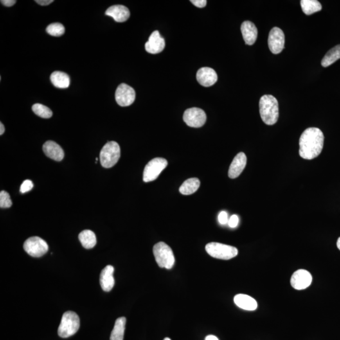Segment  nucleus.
Here are the masks:
<instances>
[{"mask_svg": "<svg viewBox=\"0 0 340 340\" xmlns=\"http://www.w3.org/2000/svg\"><path fill=\"white\" fill-rule=\"evenodd\" d=\"M1 3L7 7H10L17 3L15 0H1Z\"/></svg>", "mask_w": 340, "mask_h": 340, "instance_id": "obj_34", "label": "nucleus"}, {"mask_svg": "<svg viewBox=\"0 0 340 340\" xmlns=\"http://www.w3.org/2000/svg\"><path fill=\"white\" fill-rule=\"evenodd\" d=\"M46 31L49 35L55 36V37H60L64 34L65 29L62 24L54 23L47 27Z\"/></svg>", "mask_w": 340, "mask_h": 340, "instance_id": "obj_28", "label": "nucleus"}, {"mask_svg": "<svg viewBox=\"0 0 340 340\" xmlns=\"http://www.w3.org/2000/svg\"><path fill=\"white\" fill-rule=\"evenodd\" d=\"M218 220H219L220 224L222 225L226 224L228 222V216H227L226 212H220L219 216H218Z\"/></svg>", "mask_w": 340, "mask_h": 340, "instance_id": "obj_31", "label": "nucleus"}, {"mask_svg": "<svg viewBox=\"0 0 340 340\" xmlns=\"http://www.w3.org/2000/svg\"><path fill=\"white\" fill-rule=\"evenodd\" d=\"M247 157L244 153L241 152L233 159L228 171V176L231 179L238 178L246 167Z\"/></svg>", "mask_w": 340, "mask_h": 340, "instance_id": "obj_14", "label": "nucleus"}, {"mask_svg": "<svg viewBox=\"0 0 340 340\" xmlns=\"http://www.w3.org/2000/svg\"><path fill=\"white\" fill-rule=\"evenodd\" d=\"M190 2L198 8H204L207 4L206 0H191Z\"/></svg>", "mask_w": 340, "mask_h": 340, "instance_id": "obj_33", "label": "nucleus"}, {"mask_svg": "<svg viewBox=\"0 0 340 340\" xmlns=\"http://www.w3.org/2000/svg\"><path fill=\"white\" fill-rule=\"evenodd\" d=\"M207 253L212 257L220 260H230L238 255L236 247L219 243H208L206 247Z\"/></svg>", "mask_w": 340, "mask_h": 340, "instance_id": "obj_6", "label": "nucleus"}, {"mask_svg": "<svg viewBox=\"0 0 340 340\" xmlns=\"http://www.w3.org/2000/svg\"><path fill=\"white\" fill-rule=\"evenodd\" d=\"M183 118L186 125L191 127L199 128L205 124L207 116L203 110L193 107L185 111Z\"/></svg>", "mask_w": 340, "mask_h": 340, "instance_id": "obj_9", "label": "nucleus"}, {"mask_svg": "<svg viewBox=\"0 0 340 340\" xmlns=\"http://www.w3.org/2000/svg\"><path fill=\"white\" fill-rule=\"evenodd\" d=\"M325 136L318 128L309 127L306 129L299 139V155L302 158L311 160L321 154L324 146Z\"/></svg>", "mask_w": 340, "mask_h": 340, "instance_id": "obj_1", "label": "nucleus"}, {"mask_svg": "<svg viewBox=\"0 0 340 340\" xmlns=\"http://www.w3.org/2000/svg\"><path fill=\"white\" fill-rule=\"evenodd\" d=\"M205 340H219V339L214 335H209V336L206 337Z\"/></svg>", "mask_w": 340, "mask_h": 340, "instance_id": "obj_36", "label": "nucleus"}, {"mask_svg": "<svg viewBox=\"0 0 340 340\" xmlns=\"http://www.w3.org/2000/svg\"><path fill=\"white\" fill-rule=\"evenodd\" d=\"M337 245L338 248H339L340 250V237L339 239H338Z\"/></svg>", "mask_w": 340, "mask_h": 340, "instance_id": "obj_38", "label": "nucleus"}, {"mask_svg": "<svg viewBox=\"0 0 340 340\" xmlns=\"http://www.w3.org/2000/svg\"><path fill=\"white\" fill-rule=\"evenodd\" d=\"M167 165L168 161L162 157L153 159L146 164L144 170V182H150L157 179Z\"/></svg>", "mask_w": 340, "mask_h": 340, "instance_id": "obj_7", "label": "nucleus"}, {"mask_svg": "<svg viewBox=\"0 0 340 340\" xmlns=\"http://www.w3.org/2000/svg\"><path fill=\"white\" fill-rule=\"evenodd\" d=\"M239 223V217L238 216L233 215L229 219L228 224L229 227H232V228H235L238 226Z\"/></svg>", "mask_w": 340, "mask_h": 340, "instance_id": "obj_32", "label": "nucleus"}, {"mask_svg": "<svg viewBox=\"0 0 340 340\" xmlns=\"http://www.w3.org/2000/svg\"><path fill=\"white\" fill-rule=\"evenodd\" d=\"M32 111L39 116L40 118L43 119H49L53 116V112L49 108L40 103H35L32 106Z\"/></svg>", "mask_w": 340, "mask_h": 340, "instance_id": "obj_27", "label": "nucleus"}, {"mask_svg": "<svg viewBox=\"0 0 340 340\" xmlns=\"http://www.w3.org/2000/svg\"><path fill=\"white\" fill-rule=\"evenodd\" d=\"M4 130H5V129H4V125L1 123H0V135H1V136L4 134Z\"/></svg>", "mask_w": 340, "mask_h": 340, "instance_id": "obj_37", "label": "nucleus"}, {"mask_svg": "<svg viewBox=\"0 0 340 340\" xmlns=\"http://www.w3.org/2000/svg\"><path fill=\"white\" fill-rule=\"evenodd\" d=\"M36 3L42 6H46L50 4L54 1L53 0H36Z\"/></svg>", "mask_w": 340, "mask_h": 340, "instance_id": "obj_35", "label": "nucleus"}, {"mask_svg": "<svg viewBox=\"0 0 340 340\" xmlns=\"http://www.w3.org/2000/svg\"><path fill=\"white\" fill-rule=\"evenodd\" d=\"M51 81L54 86L58 89H67L70 85V78L64 72H53L51 75Z\"/></svg>", "mask_w": 340, "mask_h": 340, "instance_id": "obj_21", "label": "nucleus"}, {"mask_svg": "<svg viewBox=\"0 0 340 340\" xmlns=\"http://www.w3.org/2000/svg\"><path fill=\"white\" fill-rule=\"evenodd\" d=\"M153 254L158 266L171 269L175 264V259L172 248L164 242L157 243L153 247Z\"/></svg>", "mask_w": 340, "mask_h": 340, "instance_id": "obj_4", "label": "nucleus"}, {"mask_svg": "<svg viewBox=\"0 0 340 340\" xmlns=\"http://www.w3.org/2000/svg\"><path fill=\"white\" fill-rule=\"evenodd\" d=\"M260 114L265 124L273 125L278 121L279 117L278 103L277 98L271 94H265L261 97Z\"/></svg>", "mask_w": 340, "mask_h": 340, "instance_id": "obj_2", "label": "nucleus"}, {"mask_svg": "<svg viewBox=\"0 0 340 340\" xmlns=\"http://www.w3.org/2000/svg\"><path fill=\"white\" fill-rule=\"evenodd\" d=\"M164 47L165 41L157 31H153L145 44L146 51L153 55L161 53L164 50Z\"/></svg>", "mask_w": 340, "mask_h": 340, "instance_id": "obj_13", "label": "nucleus"}, {"mask_svg": "<svg viewBox=\"0 0 340 340\" xmlns=\"http://www.w3.org/2000/svg\"><path fill=\"white\" fill-rule=\"evenodd\" d=\"M234 302L236 306L244 310H254L257 309V302L253 297L246 294L236 295Z\"/></svg>", "mask_w": 340, "mask_h": 340, "instance_id": "obj_20", "label": "nucleus"}, {"mask_svg": "<svg viewBox=\"0 0 340 340\" xmlns=\"http://www.w3.org/2000/svg\"><path fill=\"white\" fill-rule=\"evenodd\" d=\"M121 157V148L119 144L110 141L103 146L100 152V160L103 167L110 168L118 163Z\"/></svg>", "mask_w": 340, "mask_h": 340, "instance_id": "obj_5", "label": "nucleus"}, {"mask_svg": "<svg viewBox=\"0 0 340 340\" xmlns=\"http://www.w3.org/2000/svg\"><path fill=\"white\" fill-rule=\"evenodd\" d=\"M82 246L86 249L93 248L96 244L95 234L90 230H84L81 232L78 236Z\"/></svg>", "mask_w": 340, "mask_h": 340, "instance_id": "obj_24", "label": "nucleus"}, {"mask_svg": "<svg viewBox=\"0 0 340 340\" xmlns=\"http://www.w3.org/2000/svg\"><path fill=\"white\" fill-rule=\"evenodd\" d=\"M114 273V268L112 265H107L101 272L100 283L101 287L105 292H110L113 289L115 285Z\"/></svg>", "mask_w": 340, "mask_h": 340, "instance_id": "obj_17", "label": "nucleus"}, {"mask_svg": "<svg viewBox=\"0 0 340 340\" xmlns=\"http://www.w3.org/2000/svg\"><path fill=\"white\" fill-rule=\"evenodd\" d=\"M163 340H171V339H169V338H166V339H164Z\"/></svg>", "mask_w": 340, "mask_h": 340, "instance_id": "obj_39", "label": "nucleus"}, {"mask_svg": "<svg viewBox=\"0 0 340 340\" xmlns=\"http://www.w3.org/2000/svg\"><path fill=\"white\" fill-rule=\"evenodd\" d=\"M33 187V182L30 180H26L22 183L21 186H20V191L22 193H25L29 192Z\"/></svg>", "mask_w": 340, "mask_h": 340, "instance_id": "obj_30", "label": "nucleus"}, {"mask_svg": "<svg viewBox=\"0 0 340 340\" xmlns=\"http://www.w3.org/2000/svg\"><path fill=\"white\" fill-rule=\"evenodd\" d=\"M340 59V44L333 47L327 52L321 61L322 66L326 67L330 66L337 60Z\"/></svg>", "mask_w": 340, "mask_h": 340, "instance_id": "obj_25", "label": "nucleus"}, {"mask_svg": "<svg viewBox=\"0 0 340 340\" xmlns=\"http://www.w3.org/2000/svg\"><path fill=\"white\" fill-rule=\"evenodd\" d=\"M12 206V201L9 193L5 191H1L0 192V207L1 209H6Z\"/></svg>", "mask_w": 340, "mask_h": 340, "instance_id": "obj_29", "label": "nucleus"}, {"mask_svg": "<svg viewBox=\"0 0 340 340\" xmlns=\"http://www.w3.org/2000/svg\"><path fill=\"white\" fill-rule=\"evenodd\" d=\"M43 151L47 157L54 160L60 161L64 158V153L62 149L55 142L47 141L43 146Z\"/></svg>", "mask_w": 340, "mask_h": 340, "instance_id": "obj_19", "label": "nucleus"}, {"mask_svg": "<svg viewBox=\"0 0 340 340\" xmlns=\"http://www.w3.org/2000/svg\"><path fill=\"white\" fill-rule=\"evenodd\" d=\"M25 251L32 257H40L48 251L47 243L38 236L28 239L24 245Z\"/></svg>", "mask_w": 340, "mask_h": 340, "instance_id": "obj_8", "label": "nucleus"}, {"mask_svg": "<svg viewBox=\"0 0 340 340\" xmlns=\"http://www.w3.org/2000/svg\"><path fill=\"white\" fill-rule=\"evenodd\" d=\"M200 182L197 178H192L185 181L180 186L179 191L185 195H192L200 187Z\"/></svg>", "mask_w": 340, "mask_h": 340, "instance_id": "obj_22", "label": "nucleus"}, {"mask_svg": "<svg viewBox=\"0 0 340 340\" xmlns=\"http://www.w3.org/2000/svg\"><path fill=\"white\" fill-rule=\"evenodd\" d=\"M217 73L211 67H202L197 73L198 82L205 87L213 86L217 82Z\"/></svg>", "mask_w": 340, "mask_h": 340, "instance_id": "obj_15", "label": "nucleus"}, {"mask_svg": "<svg viewBox=\"0 0 340 340\" xmlns=\"http://www.w3.org/2000/svg\"><path fill=\"white\" fill-rule=\"evenodd\" d=\"M105 15L113 18L117 22H124L129 19L130 12L126 6L118 4L110 6L106 11Z\"/></svg>", "mask_w": 340, "mask_h": 340, "instance_id": "obj_18", "label": "nucleus"}, {"mask_svg": "<svg viewBox=\"0 0 340 340\" xmlns=\"http://www.w3.org/2000/svg\"><path fill=\"white\" fill-rule=\"evenodd\" d=\"M270 51L274 55H278L283 51L285 46V35L278 28H274L270 31L268 39Z\"/></svg>", "mask_w": 340, "mask_h": 340, "instance_id": "obj_11", "label": "nucleus"}, {"mask_svg": "<svg viewBox=\"0 0 340 340\" xmlns=\"http://www.w3.org/2000/svg\"><path fill=\"white\" fill-rule=\"evenodd\" d=\"M241 31L245 43L249 46L255 43L258 36V30L255 25L250 21H245L241 26Z\"/></svg>", "mask_w": 340, "mask_h": 340, "instance_id": "obj_16", "label": "nucleus"}, {"mask_svg": "<svg viewBox=\"0 0 340 340\" xmlns=\"http://www.w3.org/2000/svg\"><path fill=\"white\" fill-rule=\"evenodd\" d=\"M312 280L311 274L307 270L301 269L297 270L292 275L290 283L295 289L304 290L311 284Z\"/></svg>", "mask_w": 340, "mask_h": 340, "instance_id": "obj_12", "label": "nucleus"}, {"mask_svg": "<svg viewBox=\"0 0 340 340\" xmlns=\"http://www.w3.org/2000/svg\"><path fill=\"white\" fill-rule=\"evenodd\" d=\"M301 6L303 12L307 15H312L322 10L321 4L317 0H302Z\"/></svg>", "mask_w": 340, "mask_h": 340, "instance_id": "obj_26", "label": "nucleus"}, {"mask_svg": "<svg viewBox=\"0 0 340 340\" xmlns=\"http://www.w3.org/2000/svg\"><path fill=\"white\" fill-rule=\"evenodd\" d=\"M136 98V92L129 85L122 83L117 89L116 100L121 107H127L134 103Z\"/></svg>", "mask_w": 340, "mask_h": 340, "instance_id": "obj_10", "label": "nucleus"}, {"mask_svg": "<svg viewBox=\"0 0 340 340\" xmlns=\"http://www.w3.org/2000/svg\"><path fill=\"white\" fill-rule=\"evenodd\" d=\"M80 326V318L76 313L73 311L64 312L58 328V335L64 339L73 336L78 332Z\"/></svg>", "mask_w": 340, "mask_h": 340, "instance_id": "obj_3", "label": "nucleus"}, {"mask_svg": "<svg viewBox=\"0 0 340 340\" xmlns=\"http://www.w3.org/2000/svg\"><path fill=\"white\" fill-rule=\"evenodd\" d=\"M126 324L125 317H119L115 323L113 330L110 335V340H124Z\"/></svg>", "mask_w": 340, "mask_h": 340, "instance_id": "obj_23", "label": "nucleus"}]
</instances>
